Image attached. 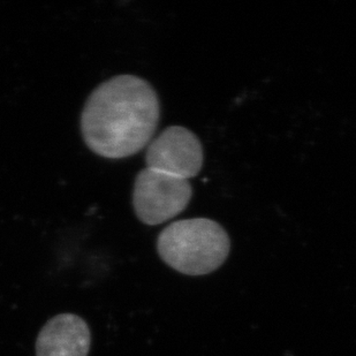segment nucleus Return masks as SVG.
<instances>
[{
    "instance_id": "obj_1",
    "label": "nucleus",
    "mask_w": 356,
    "mask_h": 356,
    "mask_svg": "<svg viewBox=\"0 0 356 356\" xmlns=\"http://www.w3.org/2000/svg\"><path fill=\"white\" fill-rule=\"evenodd\" d=\"M161 105L155 89L135 75H118L98 86L84 105L81 131L96 155L121 159L152 142Z\"/></svg>"
},
{
    "instance_id": "obj_2",
    "label": "nucleus",
    "mask_w": 356,
    "mask_h": 356,
    "mask_svg": "<svg viewBox=\"0 0 356 356\" xmlns=\"http://www.w3.org/2000/svg\"><path fill=\"white\" fill-rule=\"evenodd\" d=\"M229 238L218 222L193 218L172 222L157 240L161 259L188 276H202L218 269L229 252Z\"/></svg>"
},
{
    "instance_id": "obj_3",
    "label": "nucleus",
    "mask_w": 356,
    "mask_h": 356,
    "mask_svg": "<svg viewBox=\"0 0 356 356\" xmlns=\"http://www.w3.org/2000/svg\"><path fill=\"white\" fill-rule=\"evenodd\" d=\"M189 180L145 168L136 177L133 205L145 225H159L181 213L192 200Z\"/></svg>"
},
{
    "instance_id": "obj_4",
    "label": "nucleus",
    "mask_w": 356,
    "mask_h": 356,
    "mask_svg": "<svg viewBox=\"0 0 356 356\" xmlns=\"http://www.w3.org/2000/svg\"><path fill=\"white\" fill-rule=\"evenodd\" d=\"M145 163L147 168L189 180L202 170L203 148L193 131L172 126L149 143Z\"/></svg>"
},
{
    "instance_id": "obj_5",
    "label": "nucleus",
    "mask_w": 356,
    "mask_h": 356,
    "mask_svg": "<svg viewBox=\"0 0 356 356\" xmlns=\"http://www.w3.org/2000/svg\"><path fill=\"white\" fill-rule=\"evenodd\" d=\"M91 333L75 314H59L47 321L36 339V356H88Z\"/></svg>"
}]
</instances>
